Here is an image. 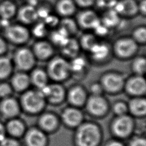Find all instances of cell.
<instances>
[{
  "label": "cell",
  "mask_w": 146,
  "mask_h": 146,
  "mask_svg": "<svg viewBox=\"0 0 146 146\" xmlns=\"http://www.w3.org/2000/svg\"><path fill=\"white\" fill-rule=\"evenodd\" d=\"M44 98L39 90H26L23 92L21 97V107L29 113L38 112L43 108Z\"/></svg>",
  "instance_id": "cell-1"
},
{
  "label": "cell",
  "mask_w": 146,
  "mask_h": 146,
  "mask_svg": "<svg viewBox=\"0 0 146 146\" xmlns=\"http://www.w3.org/2000/svg\"><path fill=\"white\" fill-rule=\"evenodd\" d=\"M76 137L79 146H96L100 139V132L96 125L86 123L79 127Z\"/></svg>",
  "instance_id": "cell-2"
},
{
  "label": "cell",
  "mask_w": 146,
  "mask_h": 146,
  "mask_svg": "<svg viewBox=\"0 0 146 146\" xmlns=\"http://www.w3.org/2000/svg\"><path fill=\"white\" fill-rule=\"evenodd\" d=\"M3 37L9 43L22 44L27 41L30 36L28 29L22 24L10 23L3 29Z\"/></svg>",
  "instance_id": "cell-3"
},
{
  "label": "cell",
  "mask_w": 146,
  "mask_h": 146,
  "mask_svg": "<svg viewBox=\"0 0 146 146\" xmlns=\"http://www.w3.org/2000/svg\"><path fill=\"white\" fill-rule=\"evenodd\" d=\"M35 57L33 52L30 49L20 47L14 51L11 60L14 67L18 71L26 72L34 66Z\"/></svg>",
  "instance_id": "cell-4"
},
{
  "label": "cell",
  "mask_w": 146,
  "mask_h": 146,
  "mask_svg": "<svg viewBox=\"0 0 146 146\" xmlns=\"http://www.w3.org/2000/svg\"><path fill=\"white\" fill-rule=\"evenodd\" d=\"M70 71V63L62 58L56 57L53 59L48 66V75L56 80L66 79Z\"/></svg>",
  "instance_id": "cell-5"
},
{
  "label": "cell",
  "mask_w": 146,
  "mask_h": 146,
  "mask_svg": "<svg viewBox=\"0 0 146 146\" xmlns=\"http://www.w3.org/2000/svg\"><path fill=\"white\" fill-rule=\"evenodd\" d=\"M19 102L13 96L0 99V114L6 119L16 117L20 112Z\"/></svg>",
  "instance_id": "cell-6"
},
{
  "label": "cell",
  "mask_w": 146,
  "mask_h": 146,
  "mask_svg": "<svg viewBox=\"0 0 146 146\" xmlns=\"http://www.w3.org/2000/svg\"><path fill=\"white\" fill-rule=\"evenodd\" d=\"M9 79V83L14 92H23L27 90L31 84L30 76L24 71H18L13 72Z\"/></svg>",
  "instance_id": "cell-7"
},
{
  "label": "cell",
  "mask_w": 146,
  "mask_h": 146,
  "mask_svg": "<svg viewBox=\"0 0 146 146\" xmlns=\"http://www.w3.org/2000/svg\"><path fill=\"white\" fill-rule=\"evenodd\" d=\"M39 91L43 95L44 98L53 103L61 102L64 99L65 92L64 88L59 84H52L51 85H46Z\"/></svg>",
  "instance_id": "cell-8"
},
{
  "label": "cell",
  "mask_w": 146,
  "mask_h": 146,
  "mask_svg": "<svg viewBox=\"0 0 146 146\" xmlns=\"http://www.w3.org/2000/svg\"><path fill=\"white\" fill-rule=\"evenodd\" d=\"M137 49L135 40L131 38H122L115 44V50L117 55L121 58H127L132 55Z\"/></svg>",
  "instance_id": "cell-9"
},
{
  "label": "cell",
  "mask_w": 146,
  "mask_h": 146,
  "mask_svg": "<svg viewBox=\"0 0 146 146\" xmlns=\"http://www.w3.org/2000/svg\"><path fill=\"white\" fill-rule=\"evenodd\" d=\"M123 77L119 74L110 73L105 75L102 79L103 88L111 92L119 91L124 84Z\"/></svg>",
  "instance_id": "cell-10"
},
{
  "label": "cell",
  "mask_w": 146,
  "mask_h": 146,
  "mask_svg": "<svg viewBox=\"0 0 146 146\" xmlns=\"http://www.w3.org/2000/svg\"><path fill=\"white\" fill-rule=\"evenodd\" d=\"M132 129V120L128 116H119L113 124L115 134L119 137H124L129 135Z\"/></svg>",
  "instance_id": "cell-11"
},
{
  "label": "cell",
  "mask_w": 146,
  "mask_h": 146,
  "mask_svg": "<svg viewBox=\"0 0 146 146\" xmlns=\"http://www.w3.org/2000/svg\"><path fill=\"white\" fill-rule=\"evenodd\" d=\"M87 108L92 114L100 116L107 111V104L105 99L100 95H92L87 100Z\"/></svg>",
  "instance_id": "cell-12"
},
{
  "label": "cell",
  "mask_w": 146,
  "mask_h": 146,
  "mask_svg": "<svg viewBox=\"0 0 146 146\" xmlns=\"http://www.w3.org/2000/svg\"><path fill=\"white\" fill-rule=\"evenodd\" d=\"M113 9L118 14L124 15H133L137 11L138 3L135 0H117Z\"/></svg>",
  "instance_id": "cell-13"
},
{
  "label": "cell",
  "mask_w": 146,
  "mask_h": 146,
  "mask_svg": "<svg viewBox=\"0 0 146 146\" xmlns=\"http://www.w3.org/2000/svg\"><path fill=\"white\" fill-rule=\"evenodd\" d=\"M125 87L127 92L131 95H142L146 91L145 80L141 75H137L128 80Z\"/></svg>",
  "instance_id": "cell-14"
},
{
  "label": "cell",
  "mask_w": 146,
  "mask_h": 146,
  "mask_svg": "<svg viewBox=\"0 0 146 146\" xmlns=\"http://www.w3.org/2000/svg\"><path fill=\"white\" fill-rule=\"evenodd\" d=\"M78 22L83 27L95 29L100 24V20L97 14L92 10L81 12L78 17Z\"/></svg>",
  "instance_id": "cell-15"
},
{
  "label": "cell",
  "mask_w": 146,
  "mask_h": 146,
  "mask_svg": "<svg viewBox=\"0 0 146 146\" xmlns=\"http://www.w3.org/2000/svg\"><path fill=\"white\" fill-rule=\"evenodd\" d=\"M16 16L18 20L23 24L31 23L38 18L36 9L30 5L22 6L18 9Z\"/></svg>",
  "instance_id": "cell-16"
},
{
  "label": "cell",
  "mask_w": 146,
  "mask_h": 146,
  "mask_svg": "<svg viewBox=\"0 0 146 146\" xmlns=\"http://www.w3.org/2000/svg\"><path fill=\"white\" fill-rule=\"evenodd\" d=\"M18 9L14 2L10 0L0 2V20L10 21L16 16Z\"/></svg>",
  "instance_id": "cell-17"
},
{
  "label": "cell",
  "mask_w": 146,
  "mask_h": 146,
  "mask_svg": "<svg viewBox=\"0 0 146 146\" xmlns=\"http://www.w3.org/2000/svg\"><path fill=\"white\" fill-rule=\"evenodd\" d=\"M62 119L67 125L75 127L80 124L83 119V115L79 110L75 108H68L63 111Z\"/></svg>",
  "instance_id": "cell-18"
},
{
  "label": "cell",
  "mask_w": 146,
  "mask_h": 146,
  "mask_svg": "<svg viewBox=\"0 0 146 146\" xmlns=\"http://www.w3.org/2000/svg\"><path fill=\"white\" fill-rule=\"evenodd\" d=\"M25 141L27 146H44L46 138L41 131L33 128L26 133Z\"/></svg>",
  "instance_id": "cell-19"
},
{
  "label": "cell",
  "mask_w": 146,
  "mask_h": 146,
  "mask_svg": "<svg viewBox=\"0 0 146 146\" xmlns=\"http://www.w3.org/2000/svg\"><path fill=\"white\" fill-rule=\"evenodd\" d=\"M14 68L11 58L6 55L0 56V82L9 79L14 72Z\"/></svg>",
  "instance_id": "cell-20"
},
{
  "label": "cell",
  "mask_w": 146,
  "mask_h": 146,
  "mask_svg": "<svg viewBox=\"0 0 146 146\" xmlns=\"http://www.w3.org/2000/svg\"><path fill=\"white\" fill-rule=\"evenodd\" d=\"M33 52L35 56L40 59H45L52 55L53 49L49 43L40 41L34 44Z\"/></svg>",
  "instance_id": "cell-21"
},
{
  "label": "cell",
  "mask_w": 146,
  "mask_h": 146,
  "mask_svg": "<svg viewBox=\"0 0 146 146\" xmlns=\"http://www.w3.org/2000/svg\"><path fill=\"white\" fill-rule=\"evenodd\" d=\"M6 131L14 137H19L23 134L25 125L23 122L16 117L10 119L5 126Z\"/></svg>",
  "instance_id": "cell-22"
},
{
  "label": "cell",
  "mask_w": 146,
  "mask_h": 146,
  "mask_svg": "<svg viewBox=\"0 0 146 146\" xmlns=\"http://www.w3.org/2000/svg\"><path fill=\"white\" fill-rule=\"evenodd\" d=\"M68 99L73 105H82L86 99V95L84 89L79 86L73 87L68 92Z\"/></svg>",
  "instance_id": "cell-23"
},
{
  "label": "cell",
  "mask_w": 146,
  "mask_h": 146,
  "mask_svg": "<svg viewBox=\"0 0 146 146\" xmlns=\"http://www.w3.org/2000/svg\"><path fill=\"white\" fill-rule=\"evenodd\" d=\"M31 83L40 89L47 84L48 76L47 74L41 69L34 70L30 76Z\"/></svg>",
  "instance_id": "cell-24"
},
{
  "label": "cell",
  "mask_w": 146,
  "mask_h": 146,
  "mask_svg": "<svg viewBox=\"0 0 146 146\" xmlns=\"http://www.w3.org/2000/svg\"><path fill=\"white\" fill-rule=\"evenodd\" d=\"M56 9L60 14L69 16L75 12L76 4L74 0H59L56 4Z\"/></svg>",
  "instance_id": "cell-25"
},
{
  "label": "cell",
  "mask_w": 146,
  "mask_h": 146,
  "mask_svg": "<svg viewBox=\"0 0 146 146\" xmlns=\"http://www.w3.org/2000/svg\"><path fill=\"white\" fill-rule=\"evenodd\" d=\"M130 111L135 115L142 116L146 112V102L144 98H135L132 99L129 104Z\"/></svg>",
  "instance_id": "cell-26"
},
{
  "label": "cell",
  "mask_w": 146,
  "mask_h": 146,
  "mask_svg": "<svg viewBox=\"0 0 146 146\" xmlns=\"http://www.w3.org/2000/svg\"><path fill=\"white\" fill-rule=\"evenodd\" d=\"M90 51L92 58L98 60L104 59L109 54L108 47L103 43H96Z\"/></svg>",
  "instance_id": "cell-27"
},
{
  "label": "cell",
  "mask_w": 146,
  "mask_h": 146,
  "mask_svg": "<svg viewBox=\"0 0 146 146\" xmlns=\"http://www.w3.org/2000/svg\"><path fill=\"white\" fill-rule=\"evenodd\" d=\"M56 117L51 113H45L41 116L39 124L42 128L46 131H52L55 129L57 125Z\"/></svg>",
  "instance_id": "cell-28"
},
{
  "label": "cell",
  "mask_w": 146,
  "mask_h": 146,
  "mask_svg": "<svg viewBox=\"0 0 146 146\" xmlns=\"http://www.w3.org/2000/svg\"><path fill=\"white\" fill-rule=\"evenodd\" d=\"M63 52L68 56L74 57L79 50V45L77 42L73 39H68V40L61 46Z\"/></svg>",
  "instance_id": "cell-29"
},
{
  "label": "cell",
  "mask_w": 146,
  "mask_h": 146,
  "mask_svg": "<svg viewBox=\"0 0 146 146\" xmlns=\"http://www.w3.org/2000/svg\"><path fill=\"white\" fill-rule=\"evenodd\" d=\"M119 21V14L112 8L106 12L103 18V22L107 27H113L117 24Z\"/></svg>",
  "instance_id": "cell-30"
},
{
  "label": "cell",
  "mask_w": 146,
  "mask_h": 146,
  "mask_svg": "<svg viewBox=\"0 0 146 146\" xmlns=\"http://www.w3.org/2000/svg\"><path fill=\"white\" fill-rule=\"evenodd\" d=\"M68 39V35L61 28L51 34L52 40L57 44L62 46Z\"/></svg>",
  "instance_id": "cell-31"
},
{
  "label": "cell",
  "mask_w": 146,
  "mask_h": 146,
  "mask_svg": "<svg viewBox=\"0 0 146 146\" xmlns=\"http://www.w3.org/2000/svg\"><path fill=\"white\" fill-rule=\"evenodd\" d=\"M60 28L62 29L68 36L75 34L77 30L76 23L73 20L70 18L64 19L62 21Z\"/></svg>",
  "instance_id": "cell-32"
},
{
  "label": "cell",
  "mask_w": 146,
  "mask_h": 146,
  "mask_svg": "<svg viewBox=\"0 0 146 146\" xmlns=\"http://www.w3.org/2000/svg\"><path fill=\"white\" fill-rule=\"evenodd\" d=\"M133 71L137 75H143L146 71V60L143 57L136 58L132 64Z\"/></svg>",
  "instance_id": "cell-33"
},
{
  "label": "cell",
  "mask_w": 146,
  "mask_h": 146,
  "mask_svg": "<svg viewBox=\"0 0 146 146\" xmlns=\"http://www.w3.org/2000/svg\"><path fill=\"white\" fill-rule=\"evenodd\" d=\"M14 91L9 82H0V99L12 96Z\"/></svg>",
  "instance_id": "cell-34"
},
{
  "label": "cell",
  "mask_w": 146,
  "mask_h": 146,
  "mask_svg": "<svg viewBox=\"0 0 146 146\" xmlns=\"http://www.w3.org/2000/svg\"><path fill=\"white\" fill-rule=\"evenodd\" d=\"M96 43L98 42H96V38L91 34L84 35L80 40V43L83 48L88 50H90Z\"/></svg>",
  "instance_id": "cell-35"
},
{
  "label": "cell",
  "mask_w": 146,
  "mask_h": 146,
  "mask_svg": "<svg viewBox=\"0 0 146 146\" xmlns=\"http://www.w3.org/2000/svg\"><path fill=\"white\" fill-rule=\"evenodd\" d=\"M86 66V62L85 60L80 57L75 58L71 63H70V70L74 71L75 72L79 71L84 68Z\"/></svg>",
  "instance_id": "cell-36"
},
{
  "label": "cell",
  "mask_w": 146,
  "mask_h": 146,
  "mask_svg": "<svg viewBox=\"0 0 146 146\" xmlns=\"http://www.w3.org/2000/svg\"><path fill=\"white\" fill-rule=\"evenodd\" d=\"M133 37L136 40L139 42H145L146 40V30L144 27H140L135 30L133 33Z\"/></svg>",
  "instance_id": "cell-37"
},
{
  "label": "cell",
  "mask_w": 146,
  "mask_h": 146,
  "mask_svg": "<svg viewBox=\"0 0 146 146\" xmlns=\"http://www.w3.org/2000/svg\"><path fill=\"white\" fill-rule=\"evenodd\" d=\"M127 110V106L123 102H117L113 106V111L119 116L125 115Z\"/></svg>",
  "instance_id": "cell-38"
},
{
  "label": "cell",
  "mask_w": 146,
  "mask_h": 146,
  "mask_svg": "<svg viewBox=\"0 0 146 146\" xmlns=\"http://www.w3.org/2000/svg\"><path fill=\"white\" fill-rule=\"evenodd\" d=\"M117 0H95V3L100 7L112 8Z\"/></svg>",
  "instance_id": "cell-39"
},
{
  "label": "cell",
  "mask_w": 146,
  "mask_h": 146,
  "mask_svg": "<svg viewBox=\"0 0 146 146\" xmlns=\"http://www.w3.org/2000/svg\"><path fill=\"white\" fill-rule=\"evenodd\" d=\"M46 25L43 23H38L33 29V33L37 36H43L46 33Z\"/></svg>",
  "instance_id": "cell-40"
},
{
  "label": "cell",
  "mask_w": 146,
  "mask_h": 146,
  "mask_svg": "<svg viewBox=\"0 0 146 146\" xmlns=\"http://www.w3.org/2000/svg\"><path fill=\"white\" fill-rule=\"evenodd\" d=\"M0 146H19V144L16 139L6 136L0 141Z\"/></svg>",
  "instance_id": "cell-41"
},
{
  "label": "cell",
  "mask_w": 146,
  "mask_h": 146,
  "mask_svg": "<svg viewBox=\"0 0 146 146\" xmlns=\"http://www.w3.org/2000/svg\"><path fill=\"white\" fill-rule=\"evenodd\" d=\"M8 42L3 36L0 35V56L6 55L8 51Z\"/></svg>",
  "instance_id": "cell-42"
},
{
  "label": "cell",
  "mask_w": 146,
  "mask_h": 146,
  "mask_svg": "<svg viewBox=\"0 0 146 146\" xmlns=\"http://www.w3.org/2000/svg\"><path fill=\"white\" fill-rule=\"evenodd\" d=\"M74 1L76 5L83 7H90L95 3V0H74Z\"/></svg>",
  "instance_id": "cell-43"
},
{
  "label": "cell",
  "mask_w": 146,
  "mask_h": 146,
  "mask_svg": "<svg viewBox=\"0 0 146 146\" xmlns=\"http://www.w3.org/2000/svg\"><path fill=\"white\" fill-rule=\"evenodd\" d=\"M102 85L96 83V84H93L91 85V91L93 95H100V94L101 93L102 91Z\"/></svg>",
  "instance_id": "cell-44"
},
{
  "label": "cell",
  "mask_w": 146,
  "mask_h": 146,
  "mask_svg": "<svg viewBox=\"0 0 146 146\" xmlns=\"http://www.w3.org/2000/svg\"><path fill=\"white\" fill-rule=\"evenodd\" d=\"M129 146H146L145 140L142 138H136L131 141Z\"/></svg>",
  "instance_id": "cell-45"
},
{
  "label": "cell",
  "mask_w": 146,
  "mask_h": 146,
  "mask_svg": "<svg viewBox=\"0 0 146 146\" xmlns=\"http://www.w3.org/2000/svg\"><path fill=\"white\" fill-rule=\"evenodd\" d=\"M94 30H95L96 33L99 35H106L107 33V27L104 25H101V23L98 25Z\"/></svg>",
  "instance_id": "cell-46"
},
{
  "label": "cell",
  "mask_w": 146,
  "mask_h": 146,
  "mask_svg": "<svg viewBox=\"0 0 146 146\" xmlns=\"http://www.w3.org/2000/svg\"><path fill=\"white\" fill-rule=\"evenodd\" d=\"M45 20H46V23L47 25H51V26H54L56 25L58 22V19L56 17L52 15H48L45 18Z\"/></svg>",
  "instance_id": "cell-47"
},
{
  "label": "cell",
  "mask_w": 146,
  "mask_h": 146,
  "mask_svg": "<svg viewBox=\"0 0 146 146\" xmlns=\"http://www.w3.org/2000/svg\"><path fill=\"white\" fill-rule=\"evenodd\" d=\"M138 9L144 14L146 12V0H141L139 3H138Z\"/></svg>",
  "instance_id": "cell-48"
},
{
  "label": "cell",
  "mask_w": 146,
  "mask_h": 146,
  "mask_svg": "<svg viewBox=\"0 0 146 146\" xmlns=\"http://www.w3.org/2000/svg\"><path fill=\"white\" fill-rule=\"evenodd\" d=\"M6 129L4 124L0 121V141H2L6 136Z\"/></svg>",
  "instance_id": "cell-49"
},
{
  "label": "cell",
  "mask_w": 146,
  "mask_h": 146,
  "mask_svg": "<svg viewBox=\"0 0 146 146\" xmlns=\"http://www.w3.org/2000/svg\"><path fill=\"white\" fill-rule=\"evenodd\" d=\"M107 146H124V145L121 143H120L119 141H112V142L110 143Z\"/></svg>",
  "instance_id": "cell-50"
},
{
  "label": "cell",
  "mask_w": 146,
  "mask_h": 146,
  "mask_svg": "<svg viewBox=\"0 0 146 146\" xmlns=\"http://www.w3.org/2000/svg\"><path fill=\"white\" fill-rule=\"evenodd\" d=\"M1 29H2V27H1V24H0V31H1Z\"/></svg>",
  "instance_id": "cell-51"
},
{
  "label": "cell",
  "mask_w": 146,
  "mask_h": 146,
  "mask_svg": "<svg viewBox=\"0 0 146 146\" xmlns=\"http://www.w3.org/2000/svg\"><path fill=\"white\" fill-rule=\"evenodd\" d=\"M1 1H2V0H0V2H1Z\"/></svg>",
  "instance_id": "cell-52"
}]
</instances>
